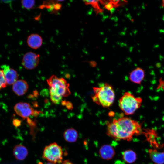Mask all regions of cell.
Here are the masks:
<instances>
[{
    "mask_svg": "<svg viewBox=\"0 0 164 164\" xmlns=\"http://www.w3.org/2000/svg\"><path fill=\"white\" fill-rule=\"evenodd\" d=\"M14 108L16 113L24 119L28 118L31 115H34L35 113L30 104L26 102L18 103L15 105Z\"/></svg>",
    "mask_w": 164,
    "mask_h": 164,
    "instance_id": "cell-7",
    "label": "cell"
},
{
    "mask_svg": "<svg viewBox=\"0 0 164 164\" xmlns=\"http://www.w3.org/2000/svg\"><path fill=\"white\" fill-rule=\"evenodd\" d=\"M94 95L92 97L94 102L104 107H108L113 103L115 93L112 87L105 83L99 87H93Z\"/></svg>",
    "mask_w": 164,
    "mask_h": 164,
    "instance_id": "cell-3",
    "label": "cell"
},
{
    "mask_svg": "<svg viewBox=\"0 0 164 164\" xmlns=\"http://www.w3.org/2000/svg\"><path fill=\"white\" fill-rule=\"evenodd\" d=\"M142 99L135 97L129 92H125L119 100V105L126 115L133 114L140 107Z\"/></svg>",
    "mask_w": 164,
    "mask_h": 164,
    "instance_id": "cell-4",
    "label": "cell"
},
{
    "mask_svg": "<svg viewBox=\"0 0 164 164\" xmlns=\"http://www.w3.org/2000/svg\"><path fill=\"white\" fill-rule=\"evenodd\" d=\"M13 152L15 158L19 160L24 159L28 154V150L26 147L20 144L17 145L14 147Z\"/></svg>",
    "mask_w": 164,
    "mask_h": 164,
    "instance_id": "cell-14",
    "label": "cell"
},
{
    "mask_svg": "<svg viewBox=\"0 0 164 164\" xmlns=\"http://www.w3.org/2000/svg\"><path fill=\"white\" fill-rule=\"evenodd\" d=\"M113 7L112 4L111 2H109L106 4L105 5V8L108 10H111Z\"/></svg>",
    "mask_w": 164,
    "mask_h": 164,
    "instance_id": "cell-21",
    "label": "cell"
},
{
    "mask_svg": "<svg viewBox=\"0 0 164 164\" xmlns=\"http://www.w3.org/2000/svg\"><path fill=\"white\" fill-rule=\"evenodd\" d=\"M65 105L66 106L67 108L69 109H71L73 108L72 103L70 102L66 101Z\"/></svg>",
    "mask_w": 164,
    "mask_h": 164,
    "instance_id": "cell-22",
    "label": "cell"
},
{
    "mask_svg": "<svg viewBox=\"0 0 164 164\" xmlns=\"http://www.w3.org/2000/svg\"><path fill=\"white\" fill-rule=\"evenodd\" d=\"M13 124L15 127H18L20 126L21 121L19 120L15 119L13 120Z\"/></svg>",
    "mask_w": 164,
    "mask_h": 164,
    "instance_id": "cell-20",
    "label": "cell"
},
{
    "mask_svg": "<svg viewBox=\"0 0 164 164\" xmlns=\"http://www.w3.org/2000/svg\"><path fill=\"white\" fill-rule=\"evenodd\" d=\"M28 87V85L26 81L19 80L13 84L12 89L15 94L21 96L24 95L27 92Z\"/></svg>",
    "mask_w": 164,
    "mask_h": 164,
    "instance_id": "cell-9",
    "label": "cell"
},
{
    "mask_svg": "<svg viewBox=\"0 0 164 164\" xmlns=\"http://www.w3.org/2000/svg\"><path fill=\"white\" fill-rule=\"evenodd\" d=\"M145 77L144 70L140 68H137L130 73L129 78L131 81L137 84H140Z\"/></svg>",
    "mask_w": 164,
    "mask_h": 164,
    "instance_id": "cell-12",
    "label": "cell"
},
{
    "mask_svg": "<svg viewBox=\"0 0 164 164\" xmlns=\"http://www.w3.org/2000/svg\"><path fill=\"white\" fill-rule=\"evenodd\" d=\"M62 164H73V163L69 160H66L63 162Z\"/></svg>",
    "mask_w": 164,
    "mask_h": 164,
    "instance_id": "cell-23",
    "label": "cell"
},
{
    "mask_svg": "<svg viewBox=\"0 0 164 164\" xmlns=\"http://www.w3.org/2000/svg\"><path fill=\"white\" fill-rule=\"evenodd\" d=\"M148 152L150 158L154 164H164V150L160 152L155 149H149Z\"/></svg>",
    "mask_w": 164,
    "mask_h": 164,
    "instance_id": "cell-13",
    "label": "cell"
},
{
    "mask_svg": "<svg viewBox=\"0 0 164 164\" xmlns=\"http://www.w3.org/2000/svg\"><path fill=\"white\" fill-rule=\"evenodd\" d=\"M46 164H56L51 162H49L46 163Z\"/></svg>",
    "mask_w": 164,
    "mask_h": 164,
    "instance_id": "cell-24",
    "label": "cell"
},
{
    "mask_svg": "<svg viewBox=\"0 0 164 164\" xmlns=\"http://www.w3.org/2000/svg\"><path fill=\"white\" fill-rule=\"evenodd\" d=\"M40 56L32 52H29L24 55L22 64L23 67L28 70L35 68L38 65L39 61Z\"/></svg>",
    "mask_w": 164,
    "mask_h": 164,
    "instance_id": "cell-6",
    "label": "cell"
},
{
    "mask_svg": "<svg viewBox=\"0 0 164 164\" xmlns=\"http://www.w3.org/2000/svg\"><path fill=\"white\" fill-rule=\"evenodd\" d=\"M162 6L164 7V0L162 1Z\"/></svg>",
    "mask_w": 164,
    "mask_h": 164,
    "instance_id": "cell-25",
    "label": "cell"
},
{
    "mask_svg": "<svg viewBox=\"0 0 164 164\" xmlns=\"http://www.w3.org/2000/svg\"><path fill=\"white\" fill-rule=\"evenodd\" d=\"M63 151L61 147L55 142L46 146L44 149L43 157L50 162L60 163L62 162Z\"/></svg>",
    "mask_w": 164,
    "mask_h": 164,
    "instance_id": "cell-5",
    "label": "cell"
},
{
    "mask_svg": "<svg viewBox=\"0 0 164 164\" xmlns=\"http://www.w3.org/2000/svg\"><path fill=\"white\" fill-rule=\"evenodd\" d=\"M2 67L7 84L9 85L13 84L18 78V75L17 71L6 65L2 66Z\"/></svg>",
    "mask_w": 164,
    "mask_h": 164,
    "instance_id": "cell-8",
    "label": "cell"
},
{
    "mask_svg": "<svg viewBox=\"0 0 164 164\" xmlns=\"http://www.w3.org/2000/svg\"><path fill=\"white\" fill-rule=\"evenodd\" d=\"M123 159L128 163L134 162L137 159L136 153L131 150H128L124 151L122 153Z\"/></svg>",
    "mask_w": 164,
    "mask_h": 164,
    "instance_id": "cell-16",
    "label": "cell"
},
{
    "mask_svg": "<svg viewBox=\"0 0 164 164\" xmlns=\"http://www.w3.org/2000/svg\"><path fill=\"white\" fill-rule=\"evenodd\" d=\"M86 4H91L96 9H99V7L98 6V1L92 0L89 1L87 0L84 1Z\"/></svg>",
    "mask_w": 164,
    "mask_h": 164,
    "instance_id": "cell-19",
    "label": "cell"
},
{
    "mask_svg": "<svg viewBox=\"0 0 164 164\" xmlns=\"http://www.w3.org/2000/svg\"><path fill=\"white\" fill-rule=\"evenodd\" d=\"M99 153L102 159L109 160L114 157L115 154V152L112 146L106 144L101 147L99 150Z\"/></svg>",
    "mask_w": 164,
    "mask_h": 164,
    "instance_id": "cell-10",
    "label": "cell"
},
{
    "mask_svg": "<svg viewBox=\"0 0 164 164\" xmlns=\"http://www.w3.org/2000/svg\"><path fill=\"white\" fill-rule=\"evenodd\" d=\"M22 5L24 8L30 9L32 8L35 4V1L33 0H25L21 1Z\"/></svg>",
    "mask_w": 164,
    "mask_h": 164,
    "instance_id": "cell-17",
    "label": "cell"
},
{
    "mask_svg": "<svg viewBox=\"0 0 164 164\" xmlns=\"http://www.w3.org/2000/svg\"><path fill=\"white\" fill-rule=\"evenodd\" d=\"M47 81L49 86L50 99L54 103H59L63 97H67L70 94L69 84L64 79L53 75Z\"/></svg>",
    "mask_w": 164,
    "mask_h": 164,
    "instance_id": "cell-2",
    "label": "cell"
},
{
    "mask_svg": "<svg viewBox=\"0 0 164 164\" xmlns=\"http://www.w3.org/2000/svg\"><path fill=\"white\" fill-rule=\"evenodd\" d=\"M27 42L30 47L36 49L41 46L43 43V39L39 35L37 34H32L28 36Z\"/></svg>",
    "mask_w": 164,
    "mask_h": 164,
    "instance_id": "cell-11",
    "label": "cell"
},
{
    "mask_svg": "<svg viewBox=\"0 0 164 164\" xmlns=\"http://www.w3.org/2000/svg\"><path fill=\"white\" fill-rule=\"evenodd\" d=\"M63 136L66 141L70 142H73L77 141L78 137V133L74 129L70 128L65 131Z\"/></svg>",
    "mask_w": 164,
    "mask_h": 164,
    "instance_id": "cell-15",
    "label": "cell"
},
{
    "mask_svg": "<svg viewBox=\"0 0 164 164\" xmlns=\"http://www.w3.org/2000/svg\"><path fill=\"white\" fill-rule=\"evenodd\" d=\"M107 135L116 140L121 139L130 141L134 135L142 134L141 125L127 117L114 119L111 122H107Z\"/></svg>",
    "mask_w": 164,
    "mask_h": 164,
    "instance_id": "cell-1",
    "label": "cell"
},
{
    "mask_svg": "<svg viewBox=\"0 0 164 164\" xmlns=\"http://www.w3.org/2000/svg\"><path fill=\"white\" fill-rule=\"evenodd\" d=\"M7 85L3 70L0 69V90L5 88Z\"/></svg>",
    "mask_w": 164,
    "mask_h": 164,
    "instance_id": "cell-18",
    "label": "cell"
}]
</instances>
